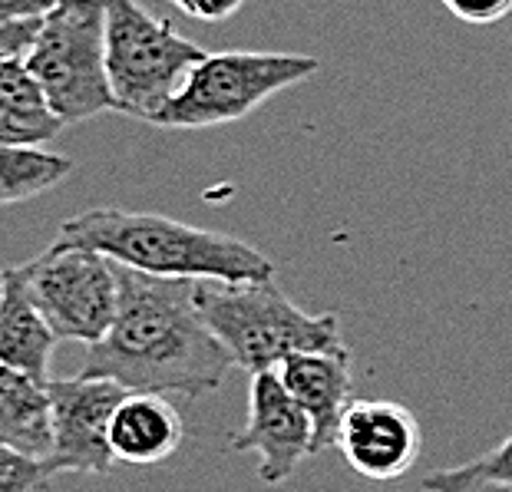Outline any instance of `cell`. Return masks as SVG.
<instances>
[{"instance_id":"obj_1","label":"cell","mask_w":512,"mask_h":492,"mask_svg":"<svg viewBox=\"0 0 512 492\" xmlns=\"http://www.w3.org/2000/svg\"><path fill=\"white\" fill-rule=\"evenodd\" d=\"M195 281L152 278L119 265V311L103 341L83 357L86 377H106L129 393L205 397L225 384L232 357L202 321Z\"/></svg>"},{"instance_id":"obj_2","label":"cell","mask_w":512,"mask_h":492,"mask_svg":"<svg viewBox=\"0 0 512 492\" xmlns=\"http://www.w3.org/2000/svg\"><path fill=\"white\" fill-rule=\"evenodd\" d=\"M60 248H86L152 278L185 281H271L275 261L242 238L209 232L156 212L90 209L60 225Z\"/></svg>"},{"instance_id":"obj_3","label":"cell","mask_w":512,"mask_h":492,"mask_svg":"<svg viewBox=\"0 0 512 492\" xmlns=\"http://www.w3.org/2000/svg\"><path fill=\"white\" fill-rule=\"evenodd\" d=\"M202 321L219 337L235 367L252 377L268 374L294 354L344 347L337 314H308L271 281L225 284L209 281L195 288Z\"/></svg>"},{"instance_id":"obj_4","label":"cell","mask_w":512,"mask_h":492,"mask_svg":"<svg viewBox=\"0 0 512 492\" xmlns=\"http://www.w3.org/2000/svg\"><path fill=\"white\" fill-rule=\"evenodd\" d=\"M24 63L63 126L113 109L106 76V0H67L43 17Z\"/></svg>"},{"instance_id":"obj_5","label":"cell","mask_w":512,"mask_h":492,"mask_svg":"<svg viewBox=\"0 0 512 492\" xmlns=\"http://www.w3.org/2000/svg\"><path fill=\"white\" fill-rule=\"evenodd\" d=\"M318 70L321 60L304 53H205L199 67L185 76L182 90L149 123L162 129H209L235 123L255 113L275 93L311 80Z\"/></svg>"},{"instance_id":"obj_6","label":"cell","mask_w":512,"mask_h":492,"mask_svg":"<svg viewBox=\"0 0 512 492\" xmlns=\"http://www.w3.org/2000/svg\"><path fill=\"white\" fill-rule=\"evenodd\" d=\"M202 60V47L149 17L136 0H106V76L116 113L149 123Z\"/></svg>"},{"instance_id":"obj_7","label":"cell","mask_w":512,"mask_h":492,"mask_svg":"<svg viewBox=\"0 0 512 492\" xmlns=\"http://www.w3.org/2000/svg\"><path fill=\"white\" fill-rule=\"evenodd\" d=\"M30 298L60 341L96 344L119 311V265L100 251L50 245L20 265Z\"/></svg>"},{"instance_id":"obj_8","label":"cell","mask_w":512,"mask_h":492,"mask_svg":"<svg viewBox=\"0 0 512 492\" xmlns=\"http://www.w3.org/2000/svg\"><path fill=\"white\" fill-rule=\"evenodd\" d=\"M50 426L53 450L47 463L53 473L110 476L116 463L110 430L116 407L126 400V387L106 377H70L50 380Z\"/></svg>"},{"instance_id":"obj_9","label":"cell","mask_w":512,"mask_h":492,"mask_svg":"<svg viewBox=\"0 0 512 492\" xmlns=\"http://www.w3.org/2000/svg\"><path fill=\"white\" fill-rule=\"evenodd\" d=\"M311 420L281 384L278 370L252 377L248 387V417L232 436V453H258V479L265 486H281L294 476L301 459L311 453Z\"/></svg>"},{"instance_id":"obj_10","label":"cell","mask_w":512,"mask_h":492,"mask_svg":"<svg viewBox=\"0 0 512 492\" xmlns=\"http://www.w3.org/2000/svg\"><path fill=\"white\" fill-rule=\"evenodd\" d=\"M334 446L357 476L394 483L407 476L423 450L417 417L394 400H354L337 426Z\"/></svg>"},{"instance_id":"obj_11","label":"cell","mask_w":512,"mask_h":492,"mask_svg":"<svg viewBox=\"0 0 512 492\" xmlns=\"http://www.w3.org/2000/svg\"><path fill=\"white\" fill-rule=\"evenodd\" d=\"M278 377L285 390L294 397V403L308 413L314 443L311 453H324L337 440V426H341L347 407H351V351L334 347V351H311L294 354L278 367Z\"/></svg>"},{"instance_id":"obj_12","label":"cell","mask_w":512,"mask_h":492,"mask_svg":"<svg viewBox=\"0 0 512 492\" xmlns=\"http://www.w3.org/2000/svg\"><path fill=\"white\" fill-rule=\"evenodd\" d=\"M60 337L30 298L24 271L4 268V298H0V364L17 370L37 384H50V360Z\"/></svg>"},{"instance_id":"obj_13","label":"cell","mask_w":512,"mask_h":492,"mask_svg":"<svg viewBox=\"0 0 512 492\" xmlns=\"http://www.w3.org/2000/svg\"><path fill=\"white\" fill-rule=\"evenodd\" d=\"M185 440L182 413L159 393H126L116 407L110 443L113 456L129 466H156L179 453Z\"/></svg>"},{"instance_id":"obj_14","label":"cell","mask_w":512,"mask_h":492,"mask_svg":"<svg viewBox=\"0 0 512 492\" xmlns=\"http://www.w3.org/2000/svg\"><path fill=\"white\" fill-rule=\"evenodd\" d=\"M0 446L34 459H50V393L17 370L0 364Z\"/></svg>"},{"instance_id":"obj_15","label":"cell","mask_w":512,"mask_h":492,"mask_svg":"<svg viewBox=\"0 0 512 492\" xmlns=\"http://www.w3.org/2000/svg\"><path fill=\"white\" fill-rule=\"evenodd\" d=\"M63 129V119L53 113L34 73L24 60L0 67V146L40 149Z\"/></svg>"},{"instance_id":"obj_16","label":"cell","mask_w":512,"mask_h":492,"mask_svg":"<svg viewBox=\"0 0 512 492\" xmlns=\"http://www.w3.org/2000/svg\"><path fill=\"white\" fill-rule=\"evenodd\" d=\"M70 172L73 159L60 152L0 146V205H17L57 189L63 179H70Z\"/></svg>"},{"instance_id":"obj_17","label":"cell","mask_w":512,"mask_h":492,"mask_svg":"<svg viewBox=\"0 0 512 492\" xmlns=\"http://www.w3.org/2000/svg\"><path fill=\"white\" fill-rule=\"evenodd\" d=\"M423 492H512V433L463 466L440 469L420 483Z\"/></svg>"},{"instance_id":"obj_18","label":"cell","mask_w":512,"mask_h":492,"mask_svg":"<svg viewBox=\"0 0 512 492\" xmlns=\"http://www.w3.org/2000/svg\"><path fill=\"white\" fill-rule=\"evenodd\" d=\"M53 466L0 446V492H50Z\"/></svg>"},{"instance_id":"obj_19","label":"cell","mask_w":512,"mask_h":492,"mask_svg":"<svg viewBox=\"0 0 512 492\" xmlns=\"http://www.w3.org/2000/svg\"><path fill=\"white\" fill-rule=\"evenodd\" d=\"M453 17H460L463 24H496L506 14H512V0H440Z\"/></svg>"},{"instance_id":"obj_20","label":"cell","mask_w":512,"mask_h":492,"mask_svg":"<svg viewBox=\"0 0 512 492\" xmlns=\"http://www.w3.org/2000/svg\"><path fill=\"white\" fill-rule=\"evenodd\" d=\"M40 30V20H0V67L10 60H24Z\"/></svg>"},{"instance_id":"obj_21","label":"cell","mask_w":512,"mask_h":492,"mask_svg":"<svg viewBox=\"0 0 512 492\" xmlns=\"http://www.w3.org/2000/svg\"><path fill=\"white\" fill-rule=\"evenodd\" d=\"M245 0H179V7L195 20H205V24H219V20L235 17L242 10Z\"/></svg>"},{"instance_id":"obj_22","label":"cell","mask_w":512,"mask_h":492,"mask_svg":"<svg viewBox=\"0 0 512 492\" xmlns=\"http://www.w3.org/2000/svg\"><path fill=\"white\" fill-rule=\"evenodd\" d=\"M67 0H0V20H43Z\"/></svg>"},{"instance_id":"obj_23","label":"cell","mask_w":512,"mask_h":492,"mask_svg":"<svg viewBox=\"0 0 512 492\" xmlns=\"http://www.w3.org/2000/svg\"><path fill=\"white\" fill-rule=\"evenodd\" d=\"M0 298H4V268H0Z\"/></svg>"},{"instance_id":"obj_24","label":"cell","mask_w":512,"mask_h":492,"mask_svg":"<svg viewBox=\"0 0 512 492\" xmlns=\"http://www.w3.org/2000/svg\"><path fill=\"white\" fill-rule=\"evenodd\" d=\"M172 4H179V0H172Z\"/></svg>"}]
</instances>
